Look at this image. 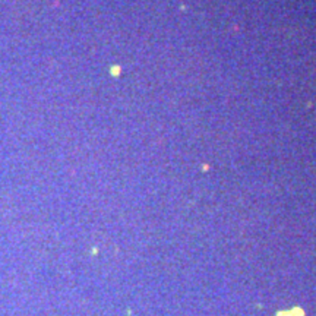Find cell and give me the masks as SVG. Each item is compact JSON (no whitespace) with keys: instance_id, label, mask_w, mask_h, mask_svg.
<instances>
[{"instance_id":"obj_1","label":"cell","mask_w":316,"mask_h":316,"mask_svg":"<svg viewBox=\"0 0 316 316\" xmlns=\"http://www.w3.org/2000/svg\"><path fill=\"white\" fill-rule=\"evenodd\" d=\"M277 316H304V312H303L300 307H294V309H291V310L278 312Z\"/></svg>"}]
</instances>
